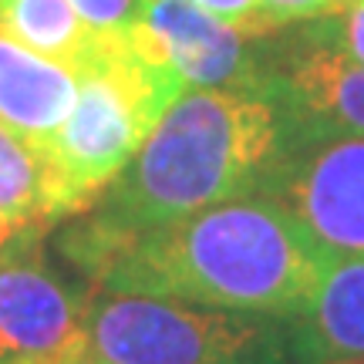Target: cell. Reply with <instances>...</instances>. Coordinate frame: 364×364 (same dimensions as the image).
<instances>
[{
  "instance_id": "7a4b0ae2",
  "label": "cell",
  "mask_w": 364,
  "mask_h": 364,
  "mask_svg": "<svg viewBox=\"0 0 364 364\" xmlns=\"http://www.w3.org/2000/svg\"><path fill=\"white\" fill-rule=\"evenodd\" d=\"M287 149L290 129L270 81L186 88L81 216L105 230H145L216 203L260 196Z\"/></svg>"
},
{
  "instance_id": "e0dca14e",
  "label": "cell",
  "mask_w": 364,
  "mask_h": 364,
  "mask_svg": "<svg viewBox=\"0 0 364 364\" xmlns=\"http://www.w3.org/2000/svg\"><path fill=\"white\" fill-rule=\"evenodd\" d=\"M27 226H14L11 220H4V216H0V253H4V250L11 247L14 240H17V236L24 233Z\"/></svg>"
},
{
  "instance_id": "d6986e66",
  "label": "cell",
  "mask_w": 364,
  "mask_h": 364,
  "mask_svg": "<svg viewBox=\"0 0 364 364\" xmlns=\"http://www.w3.org/2000/svg\"><path fill=\"white\" fill-rule=\"evenodd\" d=\"M358 364H364V361H358Z\"/></svg>"
},
{
  "instance_id": "8fae6325",
  "label": "cell",
  "mask_w": 364,
  "mask_h": 364,
  "mask_svg": "<svg viewBox=\"0 0 364 364\" xmlns=\"http://www.w3.org/2000/svg\"><path fill=\"white\" fill-rule=\"evenodd\" d=\"M0 216L14 226L71 220L65 189L44 145L0 122Z\"/></svg>"
},
{
  "instance_id": "2e32d148",
  "label": "cell",
  "mask_w": 364,
  "mask_h": 364,
  "mask_svg": "<svg viewBox=\"0 0 364 364\" xmlns=\"http://www.w3.org/2000/svg\"><path fill=\"white\" fill-rule=\"evenodd\" d=\"M341 0H263V17L270 31L294 24H311L338 11Z\"/></svg>"
},
{
  "instance_id": "52a82bcc",
  "label": "cell",
  "mask_w": 364,
  "mask_h": 364,
  "mask_svg": "<svg viewBox=\"0 0 364 364\" xmlns=\"http://www.w3.org/2000/svg\"><path fill=\"white\" fill-rule=\"evenodd\" d=\"M132 38L172 68L186 88H250L267 85L273 71L260 54L263 38L240 34L193 0H149Z\"/></svg>"
},
{
  "instance_id": "ba28073f",
  "label": "cell",
  "mask_w": 364,
  "mask_h": 364,
  "mask_svg": "<svg viewBox=\"0 0 364 364\" xmlns=\"http://www.w3.org/2000/svg\"><path fill=\"white\" fill-rule=\"evenodd\" d=\"M270 91L290 129V145L364 135V65L307 34L270 71Z\"/></svg>"
},
{
  "instance_id": "9c48e42d",
  "label": "cell",
  "mask_w": 364,
  "mask_h": 364,
  "mask_svg": "<svg viewBox=\"0 0 364 364\" xmlns=\"http://www.w3.org/2000/svg\"><path fill=\"white\" fill-rule=\"evenodd\" d=\"M300 364L364 361V253H324L321 273L290 317Z\"/></svg>"
},
{
  "instance_id": "8992f818",
  "label": "cell",
  "mask_w": 364,
  "mask_h": 364,
  "mask_svg": "<svg viewBox=\"0 0 364 364\" xmlns=\"http://www.w3.org/2000/svg\"><path fill=\"white\" fill-rule=\"evenodd\" d=\"M260 196L284 206L324 253H364V135L290 145Z\"/></svg>"
},
{
  "instance_id": "3957f363",
  "label": "cell",
  "mask_w": 364,
  "mask_h": 364,
  "mask_svg": "<svg viewBox=\"0 0 364 364\" xmlns=\"http://www.w3.org/2000/svg\"><path fill=\"white\" fill-rule=\"evenodd\" d=\"M186 85L132 38L98 41L78 71V98L61 129L44 142L68 213L81 216L142 149Z\"/></svg>"
},
{
  "instance_id": "277c9868",
  "label": "cell",
  "mask_w": 364,
  "mask_h": 364,
  "mask_svg": "<svg viewBox=\"0 0 364 364\" xmlns=\"http://www.w3.org/2000/svg\"><path fill=\"white\" fill-rule=\"evenodd\" d=\"M277 321L139 294H88L85 341L98 364H273Z\"/></svg>"
},
{
  "instance_id": "5b68a950",
  "label": "cell",
  "mask_w": 364,
  "mask_h": 364,
  "mask_svg": "<svg viewBox=\"0 0 364 364\" xmlns=\"http://www.w3.org/2000/svg\"><path fill=\"white\" fill-rule=\"evenodd\" d=\"M48 226H27L0 253V364H81L85 297L41 250Z\"/></svg>"
},
{
  "instance_id": "7c38bea8",
  "label": "cell",
  "mask_w": 364,
  "mask_h": 364,
  "mask_svg": "<svg viewBox=\"0 0 364 364\" xmlns=\"http://www.w3.org/2000/svg\"><path fill=\"white\" fill-rule=\"evenodd\" d=\"M0 31L71 71H81L98 48L71 0H0Z\"/></svg>"
},
{
  "instance_id": "4fadbf2b",
  "label": "cell",
  "mask_w": 364,
  "mask_h": 364,
  "mask_svg": "<svg viewBox=\"0 0 364 364\" xmlns=\"http://www.w3.org/2000/svg\"><path fill=\"white\" fill-rule=\"evenodd\" d=\"M307 38L338 51L348 61L364 65V0H341L334 14L311 21Z\"/></svg>"
},
{
  "instance_id": "9a60e30c",
  "label": "cell",
  "mask_w": 364,
  "mask_h": 364,
  "mask_svg": "<svg viewBox=\"0 0 364 364\" xmlns=\"http://www.w3.org/2000/svg\"><path fill=\"white\" fill-rule=\"evenodd\" d=\"M193 4L213 14L223 24L236 27L247 38H267L270 34L267 17H263V0H193Z\"/></svg>"
},
{
  "instance_id": "ac0fdd59",
  "label": "cell",
  "mask_w": 364,
  "mask_h": 364,
  "mask_svg": "<svg viewBox=\"0 0 364 364\" xmlns=\"http://www.w3.org/2000/svg\"><path fill=\"white\" fill-rule=\"evenodd\" d=\"M81 364H98V361H91V358H85V361H81Z\"/></svg>"
},
{
  "instance_id": "6da1fadb",
  "label": "cell",
  "mask_w": 364,
  "mask_h": 364,
  "mask_svg": "<svg viewBox=\"0 0 364 364\" xmlns=\"http://www.w3.org/2000/svg\"><path fill=\"white\" fill-rule=\"evenodd\" d=\"M58 247L91 294H139L290 321L311 294L324 250L267 196L145 226L105 230L71 216Z\"/></svg>"
},
{
  "instance_id": "5bb4252c",
  "label": "cell",
  "mask_w": 364,
  "mask_h": 364,
  "mask_svg": "<svg viewBox=\"0 0 364 364\" xmlns=\"http://www.w3.org/2000/svg\"><path fill=\"white\" fill-rule=\"evenodd\" d=\"M71 7L98 41H115L142 24L149 0H71Z\"/></svg>"
},
{
  "instance_id": "30bf717a",
  "label": "cell",
  "mask_w": 364,
  "mask_h": 364,
  "mask_svg": "<svg viewBox=\"0 0 364 364\" xmlns=\"http://www.w3.org/2000/svg\"><path fill=\"white\" fill-rule=\"evenodd\" d=\"M78 98V71L17 44L0 31V122L34 142L61 129Z\"/></svg>"
}]
</instances>
